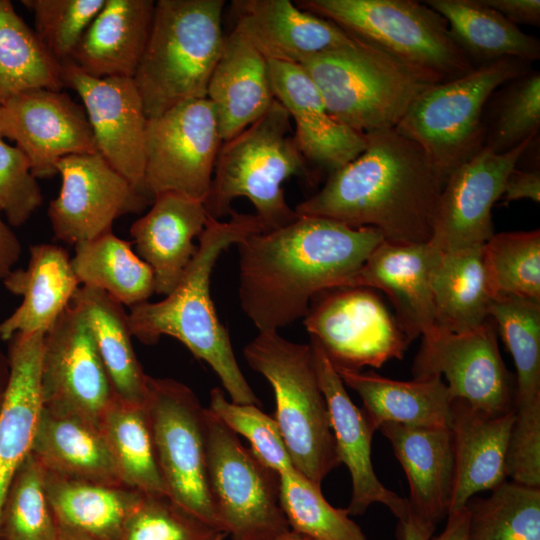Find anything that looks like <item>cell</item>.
Here are the masks:
<instances>
[{
    "label": "cell",
    "mask_w": 540,
    "mask_h": 540,
    "mask_svg": "<svg viewBox=\"0 0 540 540\" xmlns=\"http://www.w3.org/2000/svg\"><path fill=\"white\" fill-rule=\"evenodd\" d=\"M383 241L374 228L315 216L251 234L236 244L242 310L259 332L278 331L304 318L317 294L347 287Z\"/></svg>",
    "instance_id": "6da1fadb"
},
{
    "label": "cell",
    "mask_w": 540,
    "mask_h": 540,
    "mask_svg": "<svg viewBox=\"0 0 540 540\" xmlns=\"http://www.w3.org/2000/svg\"><path fill=\"white\" fill-rule=\"evenodd\" d=\"M365 149L295 207L299 216L371 227L394 243H427L448 176L395 128L367 133Z\"/></svg>",
    "instance_id": "7a4b0ae2"
},
{
    "label": "cell",
    "mask_w": 540,
    "mask_h": 540,
    "mask_svg": "<svg viewBox=\"0 0 540 540\" xmlns=\"http://www.w3.org/2000/svg\"><path fill=\"white\" fill-rule=\"evenodd\" d=\"M264 232L255 215L233 211L230 220L208 217L196 252L176 287L158 302L130 307L132 336L151 345L166 335L184 344L219 377L230 400L261 405L244 377L227 329L220 322L210 295V279L221 253L247 236Z\"/></svg>",
    "instance_id": "3957f363"
},
{
    "label": "cell",
    "mask_w": 540,
    "mask_h": 540,
    "mask_svg": "<svg viewBox=\"0 0 540 540\" xmlns=\"http://www.w3.org/2000/svg\"><path fill=\"white\" fill-rule=\"evenodd\" d=\"M224 0H158L133 77L147 118L207 97L222 51Z\"/></svg>",
    "instance_id": "277c9868"
},
{
    "label": "cell",
    "mask_w": 540,
    "mask_h": 540,
    "mask_svg": "<svg viewBox=\"0 0 540 540\" xmlns=\"http://www.w3.org/2000/svg\"><path fill=\"white\" fill-rule=\"evenodd\" d=\"M290 120L275 100L261 118L223 142L203 201L209 217L219 220L230 215L233 200L245 197L253 204L264 232L298 218L285 199L282 184L292 176H308V170L291 134Z\"/></svg>",
    "instance_id": "5b68a950"
},
{
    "label": "cell",
    "mask_w": 540,
    "mask_h": 540,
    "mask_svg": "<svg viewBox=\"0 0 540 540\" xmlns=\"http://www.w3.org/2000/svg\"><path fill=\"white\" fill-rule=\"evenodd\" d=\"M299 65L319 89L330 115L361 134L395 128L420 94L443 82L357 40Z\"/></svg>",
    "instance_id": "8992f818"
},
{
    "label": "cell",
    "mask_w": 540,
    "mask_h": 540,
    "mask_svg": "<svg viewBox=\"0 0 540 540\" xmlns=\"http://www.w3.org/2000/svg\"><path fill=\"white\" fill-rule=\"evenodd\" d=\"M243 354L273 388L276 420L294 468L315 485L341 462L310 344L259 332Z\"/></svg>",
    "instance_id": "52a82bcc"
},
{
    "label": "cell",
    "mask_w": 540,
    "mask_h": 540,
    "mask_svg": "<svg viewBox=\"0 0 540 540\" xmlns=\"http://www.w3.org/2000/svg\"><path fill=\"white\" fill-rule=\"evenodd\" d=\"M303 10L329 20L353 39L443 82L474 69L452 39L447 21L413 0H299Z\"/></svg>",
    "instance_id": "ba28073f"
},
{
    "label": "cell",
    "mask_w": 540,
    "mask_h": 540,
    "mask_svg": "<svg viewBox=\"0 0 540 540\" xmlns=\"http://www.w3.org/2000/svg\"><path fill=\"white\" fill-rule=\"evenodd\" d=\"M529 70L531 63L503 59L435 84L417 97L395 129L449 176L484 147L483 113L490 96Z\"/></svg>",
    "instance_id": "9c48e42d"
},
{
    "label": "cell",
    "mask_w": 540,
    "mask_h": 540,
    "mask_svg": "<svg viewBox=\"0 0 540 540\" xmlns=\"http://www.w3.org/2000/svg\"><path fill=\"white\" fill-rule=\"evenodd\" d=\"M207 472L223 530L232 540H276L291 532L279 473L263 464L206 408Z\"/></svg>",
    "instance_id": "30bf717a"
},
{
    "label": "cell",
    "mask_w": 540,
    "mask_h": 540,
    "mask_svg": "<svg viewBox=\"0 0 540 540\" xmlns=\"http://www.w3.org/2000/svg\"><path fill=\"white\" fill-rule=\"evenodd\" d=\"M144 404L168 498L223 530L208 481L206 408L185 384L150 376Z\"/></svg>",
    "instance_id": "8fae6325"
},
{
    "label": "cell",
    "mask_w": 540,
    "mask_h": 540,
    "mask_svg": "<svg viewBox=\"0 0 540 540\" xmlns=\"http://www.w3.org/2000/svg\"><path fill=\"white\" fill-rule=\"evenodd\" d=\"M222 144L216 112L207 98L148 118L143 193L152 200L176 193L203 202Z\"/></svg>",
    "instance_id": "7c38bea8"
},
{
    "label": "cell",
    "mask_w": 540,
    "mask_h": 540,
    "mask_svg": "<svg viewBox=\"0 0 540 540\" xmlns=\"http://www.w3.org/2000/svg\"><path fill=\"white\" fill-rule=\"evenodd\" d=\"M312 301L304 325L334 367L380 368L404 356L410 341L372 289L333 288Z\"/></svg>",
    "instance_id": "4fadbf2b"
},
{
    "label": "cell",
    "mask_w": 540,
    "mask_h": 540,
    "mask_svg": "<svg viewBox=\"0 0 540 540\" xmlns=\"http://www.w3.org/2000/svg\"><path fill=\"white\" fill-rule=\"evenodd\" d=\"M40 387L44 409L97 427L117 397L87 319L72 302L44 334Z\"/></svg>",
    "instance_id": "5bb4252c"
},
{
    "label": "cell",
    "mask_w": 540,
    "mask_h": 540,
    "mask_svg": "<svg viewBox=\"0 0 540 540\" xmlns=\"http://www.w3.org/2000/svg\"><path fill=\"white\" fill-rule=\"evenodd\" d=\"M493 321L454 333L438 326L422 335L414 378L444 376L453 399L488 413L514 410V392Z\"/></svg>",
    "instance_id": "9a60e30c"
},
{
    "label": "cell",
    "mask_w": 540,
    "mask_h": 540,
    "mask_svg": "<svg viewBox=\"0 0 540 540\" xmlns=\"http://www.w3.org/2000/svg\"><path fill=\"white\" fill-rule=\"evenodd\" d=\"M58 196L48 208L56 240L77 244L111 232L120 216L142 211L149 199L99 153L75 154L57 164Z\"/></svg>",
    "instance_id": "2e32d148"
},
{
    "label": "cell",
    "mask_w": 540,
    "mask_h": 540,
    "mask_svg": "<svg viewBox=\"0 0 540 540\" xmlns=\"http://www.w3.org/2000/svg\"><path fill=\"white\" fill-rule=\"evenodd\" d=\"M532 137L504 153L483 147L453 170L441 192L429 241L442 252L483 246L494 234L491 210Z\"/></svg>",
    "instance_id": "e0dca14e"
},
{
    "label": "cell",
    "mask_w": 540,
    "mask_h": 540,
    "mask_svg": "<svg viewBox=\"0 0 540 540\" xmlns=\"http://www.w3.org/2000/svg\"><path fill=\"white\" fill-rule=\"evenodd\" d=\"M61 64L64 85L83 102L98 153L143 193L148 118L134 79L96 78L71 62Z\"/></svg>",
    "instance_id": "ac0fdd59"
},
{
    "label": "cell",
    "mask_w": 540,
    "mask_h": 540,
    "mask_svg": "<svg viewBox=\"0 0 540 540\" xmlns=\"http://www.w3.org/2000/svg\"><path fill=\"white\" fill-rule=\"evenodd\" d=\"M2 104L6 137L25 153L36 178L57 174L64 157L98 153L84 107L61 90L32 89Z\"/></svg>",
    "instance_id": "d6986e66"
},
{
    "label": "cell",
    "mask_w": 540,
    "mask_h": 540,
    "mask_svg": "<svg viewBox=\"0 0 540 540\" xmlns=\"http://www.w3.org/2000/svg\"><path fill=\"white\" fill-rule=\"evenodd\" d=\"M309 344L327 403L337 454L351 476V499L346 508L348 514L361 515L372 504L381 503L398 519V527L404 525L408 518L407 499L384 486L372 465L371 443L375 428L363 409L358 408L349 397L321 346L313 340Z\"/></svg>",
    "instance_id": "ffe728a7"
},
{
    "label": "cell",
    "mask_w": 540,
    "mask_h": 540,
    "mask_svg": "<svg viewBox=\"0 0 540 540\" xmlns=\"http://www.w3.org/2000/svg\"><path fill=\"white\" fill-rule=\"evenodd\" d=\"M441 251L431 243L383 241L347 287L378 289L392 301L409 341L436 327L432 275Z\"/></svg>",
    "instance_id": "44dd1931"
},
{
    "label": "cell",
    "mask_w": 540,
    "mask_h": 540,
    "mask_svg": "<svg viewBox=\"0 0 540 540\" xmlns=\"http://www.w3.org/2000/svg\"><path fill=\"white\" fill-rule=\"evenodd\" d=\"M275 99L295 124L294 142L305 160L327 169L341 168L366 147L365 134L337 122L299 64L268 61Z\"/></svg>",
    "instance_id": "7402d4cb"
},
{
    "label": "cell",
    "mask_w": 540,
    "mask_h": 540,
    "mask_svg": "<svg viewBox=\"0 0 540 540\" xmlns=\"http://www.w3.org/2000/svg\"><path fill=\"white\" fill-rule=\"evenodd\" d=\"M238 31L267 61L300 64L356 40L333 22L289 0H234Z\"/></svg>",
    "instance_id": "603a6c76"
},
{
    "label": "cell",
    "mask_w": 540,
    "mask_h": 540,
    "mask_svg": "<svg viewBox=\"0 0 540 540\" xmlns=\"http://www.w3.org/2000/svg\"><path fill=\"white\" fill-rule=\"evenodd\" d=\"M379 431L390 442L409 484L408 516L436 527L449 513L454 454L450 427H409L385 423Z\"/></svg>",
    "instance_id": "cb8c5ba5"
},
{
    "label": "cell",
    "mask_w": 540,
    "mask_h": 540,
    "mask_svg": "<svg viewBox=\"0 0 540 540\" xmlns=\"http://www.w3.org/2000/svg\"><path fill=\"white\" fill-rule=\"evenodd\" d=\"M514 417V410L488 413L462 400H453L450 429L454 479L449 513L464 507L479 492L491 491L506 481V456Z\"/></svg>",
    "instance_id": "d4e9b609"
},
{
    "label": "cell",
    "mask_w": 540,
    "mask_h": 540,
    "mask_svg": "<svg viewBox=\"0 0 540 540\" xmlns=\"http://www.w3.org/2000/svg\"><path fill=\"white\" fill-rule=\"evenodd\" d=\"M208 214L200 200L176 193L153 198L150 210L130 228L137 255L153 271L155 293L167 295L190 264Z\"/></svg>",
    "instance_id": "484cf974"
},
{
    "label": "cell",
    "mask_w": 540,
    "mask_h": 540,
    "mask_svg": "<svg viewBox=\"0 0 540 540\" xmlns=\"http://www.w3.org/2000/svg\"><path fill=\"white\" fill-rule=\"evenodd\" d=\"M43 333H17L8 341L9 381L0 412V516L9 486L26 457L42 410ZM1 540V538H0Z\"/></svg>",
    "instance_id": "4316f807"
},
{
    "label": "cell",
    "mask_w": 540,
    "mask_h": 540,
    "mask_svg": "<svg viewBox=\"0 0 540 540\" xmlns=\"http://www.w3.org/2000/svg\"><path fill=\"white\" fill-rule=\"evenodd\" d=\"M29 253L27 266L13 269L3 280L11 294L22 296L21 304L0 322V339L5 341L17 333L45 334L81 286L71 258L61 246L34 244Z\"/></svg>",
    "instance_id": "83f0119b"
},
{
    "label": "cell",
    "mask_w": 540,
    "mask_h": 540,
    "mask_svg": "<svg viewBox=\"0 0 540 540\" xmlns=\"http://www.w3.org/2000/svg\"><path fill=\"white\" fill-rule=\"evenodd\" d=\"M206 98L216 112L223 142L261 118L276 100L268 61L235 29L224 38Z\"/></svg>",
    "instance_id": "f1b7e54d"
},
{
    "label": "cell",
    "mask_w": 540,
    "mask_h": 540,
    "mask_svg": "<svg viewBox=\"0 0 540 540\" xmlns=\"http://www.w3.org/2000/svg\"><path fill=\"white\" fill-rule=\"evenodd\" d=\"M154 7L153 0H105L67 62L96 78H133Z\"/></svg>",
    "instance_id": "f546056e"
},
{
    "label": "cell",
    "mask_w": 540,
    "mask_h": 540,
    "mask_svg": "<svg viewBox=\"0 0 540 540\" xmlns=\"http://www.w3.org/2000/svg\"><path fill=\"white\" fill-rule=\"evenodd\" d=\"M334 368L344 385L359 395L362 409L376 431L385 423L409 427L451 425L454 399L441 376L398 381L373 372Z\"/></svg>",
    "instance_id": "4dcf8cb0"
},
{
    "label": "cell",
    "mask_w": 540,
    "mask_h": 540,
    "mask_svg": "<svg viewBox=\"0 0 540 540\" xmlns=\"http://www.w3.org/2000/svg\"><path fill=\"white\" fill-rule=\"evenodd\" d=\"M31 453L46 471L53 474L125 486L98 427L77 416L42 407Z\"/></svg>",
    "instance_id": "1f68e13d"
},
{
    "label": "cell",
    "mask_w": 540,
    "mask_h": 540,
    "mask_svg": "<svg viewBox=\"0 0 540 540\" xmlns=\"http://www.w3.org/2000/svg\"><path fill=\"white\" fill-rule=\"evenodd\" d=\"M423 2L447 21L452 39L474 68L503 59H540V41L481 0Z\"/></svg>",
    "instance_id": "d6a6232c"
},
{
    "label": "cell",
    "mask_w": 540,
    "mask_h": 540,
    "mask_svg": "<svg viewBox=\"0 0 540 540\" xmlns=\"http://www.w3.org/2000/svg\"><path fill=\"white\" fill-rule=\"evenodd\" d=\"M71 302L87 319L117 397L130 404H144L149 376L135 354L124 306L107 293L86 286L78 288Z\"/></svg>",
    "instance_id": "836d02e7"
},
{
    "label": "cell",
    "mask_w": 540,
    "mask_h": 540,
    "mask_svg": "<svg viewBox=\"0 0 540 540\" xmlns=\"http://www.w3.org/2000/svg\"><path fill=\"white\" fill-rule=\"evenodd\" d=\"M46 490L58 524L97 540H120L128 518L144 496L126 486L76 480L48 471Z\"/></svg>",
    "instance_id": "e575fe53"
},
{
    "label": "cell",
    "mask_w": 540,
    "mask_h": 540,
    "mask_svg": "<svg viewBox=\"0 0 540 540\" xmlns=\"http://www.w3.org/2000/svg\"><path fill=\"white\" fill-rule=\"evenodd\" d=\"M483 246L441 251L432 275L438 327L460 333L475 329L489 319L488 309L495 295Z\"/></svg>",
    "instance_id": "d590c367"
},
{
    "label": "cell",
    "mask_w": 540,
    "mask_h": 540,
    "mask_svg": "<svg viewBox=\"0 0 540 540\" xmlns=\"http://www.w3.org/2000/svg\"><path fill=\"white\" fill-rule=\"evenodd\" d=\"M98 429L123 484L147 496H166L145 404L118 397L98 422Z\"/></svg>",
    "instance_id": "8d00e7d4"
},
{
    "label": "cell",
    "mask_w": 540,
    "mask_h": 540,
    "mask_svg": "<svg viewBox=\"0 0 540 540\" xmlns=\"http://www.w3.org/2000/svg\"><path fill=\"white\" fill-rule=\"evenodd\" d=\"M81 286L99 289L123 306L148 301L155 293L150 266L131 248V242L111 232L75 244L71 258Z\"/></svg>",
    "instance_id": "74e56055"
},
{
    "label": "cell",
    "mask_w": 540,
    "mask_h": 540,
    "mask_svg": "<svg viewBox=\"0 0 540 540\" xmlns=\"http://www.w3.org/2000/svg\"><path fill=\"white\" fill-rule=\"evenodd\" d=\"M488 315L516 367L514 411L540 413V301L496 295Z\"/></svg>",
    "instance_id": "f35d334b"
},
{
    "label": "cell",
    "mask_w": 540,
    "mask_h": 540,
    "mask_svg": "<svg viewBox=\"0 0 540 540\" xmlns=\"http://www.w3.org/2000/svg\"><path fill=\"white\" fill-rule=\"evenodd\" d=\"M62 64L43 46L13 4L0 0V102L32 89L61 90Z\"/></svg>",
    "instance_id": "ab89813d"
},
{
    "label": "cell",
    "mask_w": 540,
    "mask_h": 540,
    "mask_svg": "<svg viewBox=\"0 0 540 540\" xmlns=\"http://www.w3.org/2000/svg\"><path fill=\"white\" fill-rule=\"evenodd\" d=\"M468 540H540V488L504 481L466 503Z\"/></svg>",
    "instance_id": "60d3db41"
},
{
    "label": "cell",
    "mask_w": 540,
    "mask_h": 540,
    "mask_svg": "<svg viewBox=\"0 0 540 540\" xmlns=\"http://www.w3.org/2000/svg\"><path fill=\"white\" fill-rule=\"evenodd\" d=\"M484 147L504 153L539 135L540 73L528 72L500 86L483 113Z\"/></svg>",
    "instance_id": "b9f144b4"
},
{
    "label": "cell",
    "mask_w": 540,
    "mask_h": 540,
    "mask_svg": "<svg viewBox=\"0 0 540 540\" xmlns=\"http://www.w3.org/2000/svg\"><path fill=\"white\" fill-rule=\"evenodd\" d=\"M280 503L291 531L312 540H368L346 509L333 507L315 485L296 469L282 472Z\"/></svg>",
    "instance_id": "7bdbcfd3"
},
{
    "label": "cell",
    "mask_w": 540,
    "mask_h": 540,
    "mask_svg": "<svg viewBox=\"0 0 540 540\" xmlns=\"http://www.w3.org/2000/svg\"><path fill=\"white\" fill-rule=\"evenodd\" d=\"M57 522L46 490V471L30 452L6 493L1 540H56Z\"/></svg>",
    "instance_id": "ee69618b"
},
{
    "label": "cell",
    "mask_w": 540,
    "mask_h": 540,
    "mask_svg": "<svg viewBox=\"0 0 540 540\" xmlns=\"http://www.w3.org/2000/svg\"><path fill=\"white\" fill-rule=\"evenodd\" d=\"M494 295L540 301V231L502 232L484 244Z\"/></svg>",
    "instance_id": "f6af8a7d"
},
{
    "label": "cell",
    "mask_w": 540,
    "mask_h": 540,
    "mask_svg": "<svg viewBox=\"0 0 540 540\" xmlns=\"http://www.w3.org/2000/svg\"><path fill=\"white\" fill-rule=\"evenodd\" d=\"M259 407L228 400L219 387L210 392L208 410L235 434L244 436L263 464L279 474L295 469L276 420Z\"/></svg>",
    "instance_id": "bcb514c9"
},
{
    "label": "cell",
    "mask_w": 540,
    "mask_h": 540,
    "mask_svg": "<svg viewBox=\"0 0 540 540\" xmlns=\"http://www.w3.org/2000/svg\"><path fill=\"white\" fill-rule=\"evenodd\" d=\"M227 534L166 496L144 495L120 540H225Z\"/></svg>",
    "instance_id": "7dc6e473"
},
{
    "label": "cell",
    "mask_w": 540,
    "mask_h": 540,
    "mask_svg": "<svg viewBox=\"0 0 540 540\" xmlns=\"http://www.w3.org/2000/svg\"><path fill=\"white\" fill-rule=\"evenodd\" d=\"M105 0H22L34 17V31L58 62L70 60Z\"/></svg>",
    "instance_id": "c3c4849f"
},
{
    "label": "cell",
    "mask_w": 540,
    "mask_h": 540,
    "mask_svg": "<svg viewBox=\"0 0 540 540\" xmlns=\"http://www.w3.org/2000/svg\"><path fill=\"white\" fill-rule=\"evenodd\" d=\"M42 203L37 178L25 153L0 136V212L11 226L24 224Z\"/></svg>",
    "instance_id": "681fc988"
},
{
    "label": "cell",
    "mask_w": 540,
    "mask_h": 540,
    "mask_svg": "<svg viewBox=\"0 0 540 540\" xmlns=\"http://www.w3.org/2000/svg\"><path fill=\"white\" fill-rule=\"evenodd\" d=\"M504 205L512 201L528 199L540 201V172L538 169L522 170L517 166L509 173L500 197Z\"/></svg>",
    "instance_id": "f907efd6"
},
{
    "label": "cell",
    "mask_w": 540,
    "mask_h": 540,
    "mask_svg": "<svg viewBox=\"0 0 540 540\" xmlns=\"http://www.w3.org/2000/svg\"><path fill=\"white\" fill-rule=\"evenodd\" d=\"M515 25H540L539 0H481Z\"/></svg>",
    "instance_id": "816d5d0a"
},
{
    "label": "cell",
    "mask_w": 540,
    "mask_h": 540,
    "mask_svg": "<svg viewBox=\"0 0 540 540\" xmlns=\"http://www.w3.org/2000/svg\"><path fill=\"white\" fill-rule=\"evenodd\" d=\"M21 254V242L0 212V281L13 270Z\"/></svg>",
    "instance_id": "f5cc1de1"
},
{
    "label": "cell",
    "mask_w": 540,
    "mask_h": 540,
    "mask_svg": "<svg viewBox=\"0 0 540 540\" xmlns=\"http://www.w3.org/2000/svg\"><path fill=\"white\" fill-rule=\"evenodd\" d=\"M469 513L466 506L447 515L443 531L429 540H468Z\"/></svg>",
    "instance_id": "db71d44e"
},
{
    "label": "cell",
    "mask_w": 540,
    "mask_h": 540,
    "mask_svg": "<svg viewBox=\"0 0 540 540\" xmlns=\"http://www.w3.org/2000/svg\"><path fill=\"white\" fill-rule=\"evenodd\" d=\"M434 530L435 527L408 516L405 524L398 527L397 536L399 540H429Z\"/></svg>",
    "instance_id": "11a10c76"
},
{
    "label": "cell",
    "mask_w": 540,
    "mask_h": 540,
    "mask_svg": "<svg viewBox=\"0 0 540 540\" xmlns=\"http://www.w3.org/2000/svg\"><path fill=\"white\" fill-rule=\"evenodd\" d=\"M9 361L8 356L0 347V412L4 403L8 381H9Z\"/></svg>",
    "instance_id": "9f6ffc18"
},
{
    "label": "cell",
    "mask_w": 540,
    "mask_h": 540,
    "mask_svg": "<svg viewBox=\"0 0 540 540\" xmlns=\"http://www.w3.org/2000/svg\"><path fill=\"white\" fill-rule=\"evenodd\" d=\"M56 540H97L94 537L71 527L57 523Z\"/></svg>",
    "instance_id": "6f0895ef"
},
{
    "label": "cell",
    "mask_w": 540,
    "mask_h": 540,
    "mask_svg": "<svg viewBox=\"0 0 540 540\" xmlns=\"http://www.w3.org/2000/svg\"><path fill=\"white\" fill-rule=\"evenodd\" d=\"M0 136L6 137L5 111H4V106L1 102H0Z\"/></svg>",
    "instance_id": "680465c9"
},
{
    "label": "cell",
    "mask_w": 540,
    "mask_h": 540,
    "mask_svg": "<svg viewBox=\"0 0 540 540\" xmlns=\"http://www.w3.org/2000/svg\"><path fill=\"white\" fill-rule=\"evenodd\" d=\"M276 540H312L302 534H299V533H296V532H293L291 531L289 534L281 537V538H278Z\"/></svg>",
    "instance_id": "91938a15"
}]
</instances>
